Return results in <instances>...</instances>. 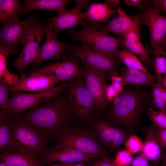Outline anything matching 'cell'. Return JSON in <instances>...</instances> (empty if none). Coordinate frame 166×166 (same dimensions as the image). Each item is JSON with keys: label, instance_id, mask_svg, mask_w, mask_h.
Instances as JSON below:
<instances>
[{"label": "cell", "instance_id": "obj_41", "mask_svg": "<svg viewBox=\"0 0 166 166\" xmlns=\"http://www.w3.org/2000/svg\"><path fill=\"white\" fill-rule=\"evenodd\" d=\"M105 90L107 99L109 101H111L118 97L111 84L105 85Z\"/></svg>", "mask_w": 166, "mask_h": 166}, {"label": "cell", "instance_id": "obj_46", "mask_svg": "<svg viewBox=\"0 0 166 166\" xmlns=\"http://www.w3.org/2000/svg\"><path fill=\"white\" fill-rule=\"evenodd\" d=\"M156 79V80L160 82L166 88V75L163 77Z\"/></svg>", "mask_w": 166, "mask_h": 166}, {"label": "cell", "instance_id": "obj_10", "mask_svg": "<svg viewBox=\"0 0 166 166\" xmlns=\"http://www.w3.org/2000/svg\"><path fill=\"white\" fill-rule=\"evenodd\" d=\"M12 118L11 128L16 139L32 151L38 158L46 149L45 140L31 125L18 118Z\"/></svg>", "mask_w": 166, "mask_h": 166}, {"label": "cell", "instance_id": "obj_13", "mask_svg": "<svg viewBox=\"0 0 166 166\" xmlns=\"http://www.w3.org/2000/svg\"><path fill=\"white\" fill-rule=\"evenodd\" d=\"M12 117L7 116L0 109V152L1 154H20L35 157L34 152L22 145L12 131Z\"/></svg>", "mask_w": 166, "mask_h": 166}, {"label": "cell", "instance_id": "obj_4", "mask_svg": "<svg viewBox=\"0 0 166 166\" xmlns=\"http://www.w3.org/2000/svg\"><path fill=\"white\" fill-rule=\"evenodd\" d=\"M38 22L34 15L30 14L28 18L3 23L0 33V44L6 47L9 55L18 52V46L24 43L32 28Z\"/></svg>", "mask_w": 166, "mask_h": 166}, {"label": "cell", "instance_id": "obj_12", "mask_svg": "<svg viewBox=\"0 0 166 166\" xmlns=\"http://www.w3.org/2000/svg\"><path fill=\"white\" fill-rule=\"evenodd\" d=\"M30 74L51 75L60 81L66 82L83 76V69L79 65V60L73 58L64 62L51 63L34 69L30 71Z\"/></svg>", "mask_w": 166, "mask_h": 166}, {"label": "cell", "instance_id": "obj_39", "mask_svg": "<svg viewBox=\"0 0 166 166\" xmlns=\"http://www.w3.org/2000/svg\"><path fill=\"white\" fill-rule=\"evenodd\" d=\"M131 166H150L149 160L144 155L141 154L134 158L130 165Z\"/></svg>", "mask_w": 166, "mask_h": 166}, {"label": "cell", "instance_id": "obj_22", "mask_svg": "<svg viewBox=\"0 0 166 166\" xmlns=\"http://www.w3.org/2000/svg\"><path fill=\"white\" fill-rule=\"evenodd\" d=\"M69 0H26L24 2L23 11L24 13L34 9L57 12L60 14L65 11L66 7L71 1Z\"/></svg>", "mask_w": 166, "mask_h": 166}, {"label": "cell", "instance_id": "obj_50", "mask_svg": "<svg viewBox=\"0 0 166 166\" xmlns=\"http://www.w3.org/2000/svg\"><path fill=\"white\" fill-rule=\"evenodd\" d=\"M161 166H166V165H163Z\"/></svg>", "mask_w": 166, "mask_h": 166}, {"label": "cell", "instance_id": "obj_28", "mask_svg": "<svg viewBox=\"0 0 166 166\" xmlns=\"http://www.w3.org/2000/svg\"><path fill=\"white\" fill-rule=\"evenodd\" d=\"M123 49H125L135 55L145 65L153 61L149 54L148 50L145 48L141 41L135 42L122 40L121 45Z\"/></svg>", "mask_w": 166, "mask_h": 166}, {"label": "cell", "instance_id": "obj_18", "mask_svg": "<svg viewBox=\"0 0 166 166\" xmlns=\"http://www.w3.org/2000/svg\"><path fill=\"white\" fill-rule=\"evenodd\" d=\"M97 134L102 143L113 152H117L129 136L127 132L105 121L96 125Z\"/></svg>", "mask_w": 166, "mask_h": 166}, {"label": "cell", "instance_id": "obj_23", "mask_svg": "<svg viewBox=\"0 0 166 166\" xmlns=\"http://www.w3.org/2000/svg\"><path fill=\"white\" fill-rule=\"evenodd\" d=\"M123 85H144L153 84L156 80L149 73L132 69L123 68L121 71Z\"/></svg>", "mask_w": 166, "mask_h": 166}, {"label": "cell", "instance_id": "obj_35", "mask_svg": "<svg viewBox=\"0 0 166 166\" xmlns=\"http://www.w3.org/2000/svg\"><path fill=\"white\" fill-rule=\"evenodd\" d=\"M133 159L132 155L125 149L117 152L113 160L116 166H129Z\"/></svg>", "mask_w": 166, "mask_h": 166}, {"label": "cell", "instance_id": "obj_24", "mask_svg": "<svg viewBox=\"0 0 166 166\" xmlns=\"http://www.w3.org/2000/svg\"><path fill=\"white\" fill-rule=\"evenodd\" d=\"M116 11L110 8L105 3L93 2L89 6L84 13L86 20L91 23L97 22H103L109 19L110 16Z\"/></svg>", "mask_w": 166, "mask_h": 166}, {"label": "cell", "instance_id": "obj_30", "mask_svg": "<svg viewBox=\"0 0 166 166\" xmlns=\"http://www.w3.org/2000/svg\"><path fill=\"white\" fill-rule=\"evenodd\" d=\"M165 48L161 46L156 48L153 52L154 56L153 61L156 78L162 77L166 75V52Z\"/></svg>", "mask_w": 166, "mask_h": 166}, {"label": "cell", "instance_id": "obj_40", "mask_svg": "<svg viewBox=\"0 0 166 166\" xmlns=\"http://www.w3.org/2000/svg\"><path fill=\"white\" fill-rule=\"evenodd\" d=\"M155 128L158 139L161 145L163 148L166 149V129L156 127Z\"/></svg>", "mask_w": 166, "mask_h": 166}, {"label": "cell", "instance_id": "obj_17", "mask_svg": "<svg viewBox=\"0 0 166 166\" xmlns=\"http://www.w3.org/2000/svg\"><path fill=\"white\" fill-rule=\"evenodd\" d=\"M60 81L55 77L47 75H21L18 82L10 88V91H42L54 87Z\"/></svg>", "mask_w": 166, "mask_h": 166}, {"label": "cell", "instance_id": "obj_14", "mask_svg": "<svg viewBox=\"0 0 166 166\" xmlns=\"http://www.w3.org/2000/svg\"><path fill=\"white\" fill-rule=\"evenodd\" d=\"M68 100L73 110L81 117H85L89 115L95 105L93 97L81 81L70 85Z\"/></svg>", "mask_w": 166, "mask_h": 166}, {"label": "cell", "instance_id": "obj_21", "mask_svg": "<svg viewBox=\"0 0 166 166\" xmlns=\"http://www.w3.org/2000/svg\"><path fill=\"white\" fill-rule=\"evenodd\" d=\"M140 152L153 166H156L164 159L166 154L158 139L155 128L146 131Z\"/></svg>", "mask_w": 166, "mask_h": 166}, {"label": "cell", "instance_id": "obj_6", "mask_svg": "<svg viewBox=\"0 0 166 166\" xmlns=\"http://www.w3.org/2000/svg\"><path fill=\"white\" fill-rule=\"evenodd\" d=\"M72 48L73 58L81 61L103 75L114 72L117 68L118 63L116 58L106 54L95 51L83 44Z\"/></svg>", "mask_w": 166, "mask_h": 166}, {"label": "cell", "instance_id": "obj_2", "mask_svg": "<svg viewBox=\"0 0 166 166\" xmlns=\"http://www.w3.org/2000/svg\"><path fill=\"white\" fill-rule=\"evenodd\" d=\"M81 23L82 27L81 30L72 29L66 33L82 44L116 58L122 39L97 30L92 23L86 20H83Z\"/></svg>", "mask_w": 166, "mask_h": 166}, {"label": "cell", "instance_id": "obj_29", "mask_svg": "<svg viewBox=\"0 0 166 166\" xmlns=\"http://www.w3.org/2000/svg\"><path fill=\"white\" fill-rule=\"evenodd\" d=\"M116 58L125 65L127 68L139 70L146 73H149L147 69L143 65L139 59L129 51L123 49L118 53Z\"/></svg>", "mask_w": 166, "mask_h": 166}, {"label": "cell", "instance_id": "obj_25", "mask_svg": "<svg viewBox=\"0 0 166 166\" xmlns=\"http://www.w3.org/2000/svg\"><path fill=\"white\" fill-rule=\"evenodd\" d=\"M22 12L20 0H0V19L3 23L18 20Z\"/></svg>", "mask_w": 166, "mask_h": 166}, {"label": "cell", "instance_id": "obj_49", "mask_svg": "<svg viewBox=\"0 0 166 166\" xmlns=\"http://www.w3.org/2000/svg\"><path fill=\"white\" fill-rule=\"evenodd\" d=\"M164 165H166V154L165 155V157H164Z\"/></svg>", "mask_w": 166, "mask_h": 166}, {"label": "cell", "instance_id": "obj_45", "mask_svg": "<svg viewBox=\"0 0 166 166\" xmlns=\"http://www.w3.org/2000/svg\"><path fill=\"white\" fill-rule=\"evenodd\" d=\"M105 2L109 7H116L119 6L120 4V1L118 0H105Z\"/></svg>", "mask_w": 166, "mask_h": 166}, {"label": "cell", "instance_id": "obj_9", "mask_svg": "<svg viewBox=\"0 0 166 166\" xmlns=\"http://www.w3.org/2000/svg\"><path fill=\"white\" fill-rule=\"evenodd\" d=\"M139 17L141 23L149 30L150 42L148 51L153 52L156 48L162 46L166 37V15H161L147 1Z\"/></svg>", "mask_w": 166, "mask_h": 166}, {"label": "cell", "instance_id": "obj_8", "mask_svg": "<svg viewBox=\"0 0 166 166\" xmlns=\"http://www.w3.org/2000/svg\"><path fill=\"white\" fill-rule=\"evenodd\" d=\"M57 144H63L84 153L101 155V146L92 136L82 131L62 128L57 134Z\"/></svg>", "mask_w": 166, "mask_h": 166}, {"label": "cell", "instance_id": "obj_42", "mask_svg": "<svg viewBox=\"0 0 166 166\" xmlns=\"http://www.w3.org/2000/svg\"><path fill=\"white\" fill-rule=\"evenodd\" d=\"M93 166H116L114 160L106 156L98 160Z\"/></svg>", "mask_w": 166, "mask_h": 166}, {"label": "cell", "instance_id": "obj_44", "mask_svg": "<svg viewBox=\"0 0 166 166\" xmlns=\"http://www.w3.org/2000/svg\"><path fill=\"white\" fill-rule=\"evenodd\" d=\"M49 166H87L82 163L72 164L51 163L47 164Z\"/></svg>", "mask_w": 166, "mask_h": 166}, {"label": "cell", "instance_id": "obj_47", "mask_svg": "<svg viewBox=\"0 0 166 166\" xmlns=\"http://www.w3.org/2000/svg\"><path fill=\"white\" fill-rule=\"evenodd\" d=\"M162 46L165 47H166V37L165 38L162 45Z\"/></svg>", "mask_w": 166, "mask_h": 166}, {"label": "cell", "instance_id": "obj_37", "mask_svg": "<svg viewBox=\"0 0 166 166\" xmlns=\"http://www.w3.org/2000/svg\"><path fill=\"white\" fill-rule=\"evenodd\" d=\"M118 72H116L112 76L111 85L119 96L122 93L123 85L122 77L118 76Z\"/></svg>", "mask_w": 166, "mask_h": 166}, {"label": "cell", "instance_id": "obj_5", "mask_svg": "<svg viewBox=\"0 0 166 166\" xmlns=\"http://www.w3.org/2000/svg\"><path fill=\"white\" fill-rule=\"evenodd\" d=\"M113 100V118L128 128L134 125L143 106L140 97L134 93L126 92Z\"/></svg>", "mask_w": 166, "mask_h": 166}, {"label": "cell", "instance_id": "obj_43", "mask_svg": "<svg viewBox=\"0 0 166 166\" xmlns=\"http://www.w3.org/2000/svg\"><path fill=\"white\" fill-rule=\"evenodd\" d=\"M142 1L141 0H125L124 2L127 5L136 6L143 10L145 5L142 4Z\"/></svg>", "mask_w": 166, "mask_h": 166}, {"label": "cell", "instance_id": "obj_3", "mask_svg": "<svg viewBox=\"0 0 166 166\" xmlns=\"http://www.w3.org/2000/svg\"><path fill=\"white\" fill-rule=\"evenodd\" d=\"M68 86L65 82L50 89L31 93L22 91H10V99L3 111L8 117L19 118L29 109L44 104L59 95Z\"/></svg>", "mask_w": 166, "mask_h": 166}, {"label": "cell", "instance_id": "obj_32", "mask_svg": "<svg viewBox=\"0 0 166 166\" xmlns=\"http://www.w3.org/2000/svg\"><path fill=\"white\" fill-rule=\"evenodd\" d=\"M141 24L139 14L134 16L132 25L124 35L122 39L135 42L141 41L140 33Z\"/></svg>", "mask_w": 166, "mask_h": 166}, {"label": "cell", "instance_id": "obj_36", "mask_svg": "<svg viewBox=\"0 0 166 166\" xmlns=\"http://www.w3.org/2000/svg\"><path fill=\"white\" fill-rule=\"evenodd\" d=\"M10 87L7 84L0 83V109L4 111L10 101Z\"/></svg>", "mask_w": 166, "mask_h": 166}, {"label": "cell", "instance_id": "obj_20", "mask_svg": "<svg viewBox=\"0 0 166 166\" xmlns=\"http://www.w3.org/2000/svg\"><path fill=\"white\" fill-rule=\"evenodd\" d=\"M116 11L117 15L106 25L103 26L97 23H91L97 30L107 34H116L122 39L124 35L132 25L134 16H128L120 7H118Z\"/></svg>", "mask_w": 166, "mask_h": 166}, {"label": "cell", "instance_id": "obj_15", "mask_svg": "<svg viewBox=\"0 0 166 166\" xmlns=\"http://www.w3.org/2000/svg\"><path fill=\"white\" fill-rule=\"evenodd\" d=\"M89 0H75L77 5L73 8L57 15L53 17L48 18L47 23L52 30L58 34L62 30L71 29L81 23L84 18V12L81 9L87 7Z\"/></svg>", "mask_w": 166, "mask_h": 166}, {"label": "cell", "instance_id": "obj_34", "mask_svg": "<svg viewBox=\"0 0 166 166\" xmlns=\"http://www.w3.org/2000/svg\"><path fill=\"white\" fill-rule=\"evenodd\" d=\"M143 142L138 136L134 134L130 135L124 143L126 150L132 155L141 151Z\"/></svg>", "mask_w": 166, "mask_h": 166}, {"label": "cell", "instance_id": "obj_31", "mask_svg": "<svg viewBox=\"0 0 166 166\" xmlns=\"http://www.w3.org/2000/svg\"><path fill=\"white\" fill-rule=\"evenodd\" d=\"M162 85L157 80L152 84V96L153 103L159 110L166 113V103L162 94Z\"/></svg>", "mask_w": 166, "mask_h": 166}, {"label": "cell", "instance_id": "obj_27", "mask_svg": "<svg viewBox=\"0 0 166 166\" xmlns=\"http://www.w3.org/2000/svg\"><path fill=\"white\" fill-rule=\"evenodd\" d=\"M7 49L0 45V81L10 87L15 85L20 78L15 74L11 72L7 67V57L9 56Z\"/></svg>", "mask_w": 166, "mask_h": 166}, {"label": "cell", "instance_id": "obj_1", "mask_svg": "<svg viewBox=\"0 0 166 166\" xmlns=\"http://www.w3.org/2000/svg\"><path fill=\"white\" fill-rule=\"evenodd\" d=\"M59 94L30 109L19 118L33 126L45 140L59 132L69 118L68 103Z\"/></svg>", "mask_w": 166, "mask_h": 166}, {"label": "cell", "instance_id": "obj_19", "mask_svg": "<svg viewBox=\"0 0 166 166\" xmlns=\"http://www.w3.org/2000/svg\"><path fill=\"white\" fill-rule=\"evenodd\" d=\"M83 76L85 86L93 97L95 105L102 107L106 103L104 75L83 63Z\"/></svg>", "mask_w": 166, "mask_h": 166}, {"label": "cell", "instance_id": "obj_7", "mask_svg": "<svg viewBox=\"0 0 166 166\" xmlns=\"http://www.w3.org/2000/svg\"><path fill=\"white\" fill-rule=\"evenodd\" d=\"M46 35V25L42 23L38 22L30 31L22 44L23 48L20 54L11 64L21 75L24 74L27 67L35 61L40 43Z\"/></svg>", "mask_w": 166, "mask_h": 166}, {"label": "cell", "instance_id": "obj_26", "mask_svg": "<svg viewBox=\"0 0 166 166\" xmlns=\"http://www.w3.org/2000/svg\"><path fill=\"white\" fill-rule=\"evenodd\" d=\"M1 161L8 166H46L35 157L20 154H1Z\"/></svg>", "mask_w": 166, "mask_h": 166}, {"label": "cell", "instance_id": "obj_48", "mask_svg": "<svg viewBox=\"0 0 166 166\" xmlns=\"http://www.w3.org/2000/svg\"><path fill=\"white\" fill-rule=\"evenodd\" d=\"M0 166H8L5 163L1 161L0 163Z\"/></svg>", "mask_w": 166, "mask_h": 166}, {"label": "cell", "instance_id": "obj_11", "mask_svg": "<svg viewBox=\"0 0 166 166\" xmlns=\"http://www.w3.org/2000/svg\"><path fill=\"white\" fill-rule=\"evenodd\" d=\"M100 156L84 153L69 146L57 144L53 148L45 150L37 159L46 164L55 162L72 164L90 162Z\"/></svg>", "mask_w": 166, "mask_h": 166}, {"label": "cell", "instance_id": "obj_33", "mask_svg": "<svg viewBox=\"0 0 166 166\" xmlns=\"http://www.w3.org/2000/svg\"><path fill=\"white\" fill-rule=\"evenodd\" d=\"M146 113L155 127L166 129V113L151 108L147 109Z\"/></svg>", "mask_w": 166, "mask_h": 166}, {"label": "cell", "instance_id": "obj_38", "mask_svg": "<svg viewBox=\"0 0 166 166\" xmlns=\"http://www.w3.org/2000/svg\"><path fill=\"white\" fill-rule=\"evenodd\" d=\"M148 1L154 9L159 12L166 14V0H152Z\"/></svg>", "mask_w": 166, "mask_h": 166}, {"label": "cell", "instance_id": "obj_16", "mask_svg": "<svg viewBox=\"0 0 166 166\" xmlns=\"http://www.w3.org/2000/svg\"><path fill=\"white\" fill-rule=\"evenodd\" d=\"M46 27V39L43 45L39 48L36 59L33 63L34 68L47 60L58 59L69 46L67 43L58 41L57 39L58 34L53 32L47 24Z\"/></svg>", "mask_w": 166, "mask_h": 166}]
</instances>
